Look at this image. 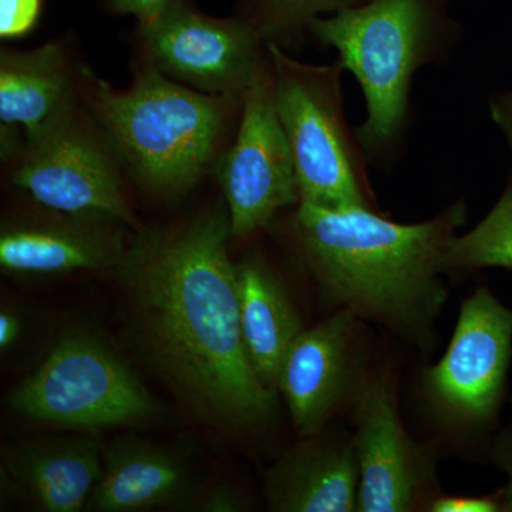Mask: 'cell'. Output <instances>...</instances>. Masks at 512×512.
Masks as SVG:
<instances>
[{"instance_id":"cell-5","label":"cell","mask_w":512,"mask_h":512,"mask_svg":"<svg viewBox=\"0 0 512 512\" xmlns=\"http://www.w3.org/2000/svg\"><path fill=\"white\" fill-rule=\"evenodd\" d=\"M266 53L301 202L326 208H375L366 156L343 111L342 64L301 62L275 43H266Z\"/></svg>"},{"instance_id":"cell-15","label":"cell","mask_w":512,"mask_h":512,"mask_svg":"<svg viewBox=\"0 0 512 512\" xmlns=\"http://www.w3.org/2000/svg\"><path fill=\"white\" fill-rule=\"evenodd\" d=\"M190 467L173 448L141 437L119 436L103 447V470L86 510L137 512L191 505Z\"/></svg>"},{"instance_id":"cell-17","label":"cell","mask_w":512,"mask_h":512,"mask_svg":"<svg viewBox=\"0 0 512 512\" xmlns=\"http://www.w3.org/2000/svg\"><path fill=\"white\" fill-rule=\"evenodd\" d=\"M79 89L80 69L57 40L30 50H0V121L26 138L76 103Z\"/></svg>"},{"instance_id":"cell-9","label":"cell","mask_w":512,"mask_h":512,"mask_svg":"<svg viewBox=\"0 0 512 512\" xmlns=\"http://www.w3.org/2000/svg\"><path fill=\"white\" fill-rule=\"evenodd\" d=\"M512 349V311L480 288L461 303L456 330L437 365L424 375L431 409L451 429H480L503 399Z\"/></svg>"},{"instance_id":"cell-7","label":"cell","mask_w":512,"mask_h":512,"mask_svg":"<svg viewBox=\"0 0 512 512\" xmlns=\"http://www.w3.org/2000/svg\"><path fill=\"white\" fill-rule=\"evenodd\" d=\"M121 160L96 120L79 104L63 110L25 148L12 171V184L40 207L141 227L124 194Z\"/></svg>"},{"instance_id":"cell-23","label":"cell","mask_w":512,"mask_h":512,"mask_svg":"<svg viewBox=\"0 0 512 512\" xmlns=\"http://www.w3.org/2000/svg\"><path fill=\"white\" fill-rule=\"evenodd\" d=\"M190 507L205 512H238L247 510L248 503L231 484H215L197 491Z\"/></svg>"},{"instance_id":"cell-4","label":"cell","mask_w":512,"mask_h":512,"mask_svg":"<svg viewBox=\"0 0 512 512\" xmlns=\"http://www.w3.org/2000/svg\"><path fill=\"white\" fill-rule=\"evenodd\" d=\"M451 29L440 0H367L309 23L362 87L366 119L355 134L366 157L389 156L402 140L414 74L440 60Z\"/></svg>"},{"instance_id":"cell-22","label":"cell","mask_w":512,"mask_h":512,"mask_svg":"<svg viewBox=\"0 0 512 512\" xmlns=\"http://www.w3.org/2000/svg\"><path fill=\"white\" fill-rule=\"evenodd\" d=\"M431 512H498L512 511V487L508 485L503 495H481V497H454L437 495L431 504Z\"/></svg>"},{"instance_id":"cell-13","label":"cell","mask_w":512,"mask_h":512,"mask_svg":"<svg viewBox=\"0 0 512 512\" xmlns=\"http://www.w3.org/2000/svg\"><path fill=\"white\" fill-rule=\"evenodd\" d=\"M357 319L340 309L319 325L303 329L286 353L278 390L301 437L323 431L349 394L359 392Z\"/></svg>"},{"instance_id":"cell-26","label":"cell","mask_w":512,"mask_h":512,"mask_svg":"<svg viewBox=\"0 0 512 512\" xmlns=\"http://www.w3.org/2000/svg\"><path fill=\"white\" fill-rule=\"evenodd\" d=\"M23 332V319L10 308L0 311V349L5 352L18 342Z\"/></svg>"},{"instance_id":"cell-2","label":"cell","mask_w":512,"mask_h":512,"mask_svg":"<svg viewBox=\"0 0 512 512\" xmlns=\"http://www.w3.org/2000/svg\"><path fill=\"white\" fill-rule=\"evenodd\" d=\"M466 218L464 201L416 224L389 220L375 208L299 202L291 231L330 302L426 349L447 299L441 258Z\"/></svg>"},{"instance_id":"cell-14","label":"cell","mask_w":512,"mask_h":512,"mask_svg":"<svg viewBox=\"0 0 512 512\" xmlns=\"http://www.w3.org/2000/svg\"><path fill=\"white\" fill-rule=\"evenodd\" d=\"M2 477L23 503L43 512H79L103 470L96 434L32 437L2 451Z\"/></svg>"},{"instance_id":"cell-11","label":"cell","mask_w":512,"mask_h":512,"mask_svg":"<svg viewBox=\"0 0 512 512\" xmlns=\"http://www.w3.org/2000/svg\"><path fill=\"white\" fill-rule=\"evenodd\" d=\"M352 441L359 464L357 511L429 510L439 495L436 454L404 429L389 377L377 376L360 386Z\"/></svg>"},{"instance_id":"cell-12","label":"cell","mask_w":512,"mask_h":512,"mask_svg":"<svg viewBox=\"0 0 512 512\" xmlns=\"http://www.w3.org/2000/svg\"><path fill=\"white\" fill-rule=\"evenodd\" d=\"M126 225L40 207L3 221L0 268L20 278H47L80 271H111L126 254ZM130 229V228H128Z\"/></svg>"},{"instance_id":"cell-27","label":"cell","mask_w":512,"mask_h":512,"mask_svg":"<svg viewBox=\"0 0 512 512\" xmlns=\"http://www.w3.org/2000/svg\"><path fill=\"white\" fill-rule=\"evenodd\" d=\"M495 460L510 477L512 487V433H505L495 444Z\"/></svg>"},{"instance_id":"cell-24","label":"cell","mask_w":512,"mask_h":512,"mask_svg":"<svg viewBox=\"0 0 512 512\" xmlns=\"http://www.w3.org/2000/svg\"><path fill=\"white\" fill-rule=\"evenodd\" d=\"M173 0H107L110 10L119 15L134 16L140 26L153 22Z\"/></svg>"},{"instance_id":"cell-20","label":"cell","mask_w":512,"mask_h":512,"mask_svg":"<svg viewBox=\"0 0 512 512\" xmlns=\"http://www.w3.org/2000/svg\"><path fill=\"white\" fill-rule=\"evenodd\" d=\"M367 0H251L247 19L265 43L285 47L308 32L309 23Z\"/></svg>"},{"instance_id":"cell-16","label":"cell","mask_w":512,"mask_h":512,"mask_svg":"<svg viewBox=\"0 0 512 512\" xmlns=\"http://www.w3.org/2000/svg\"><path fill=\"white\" fill-rule=\"evenodd\" d=\"M301 439L266 470L269 510L357 511L359 464L353 441L325 436L323 431Z\"/></svg>"},{"instance_id":"cell-18","label":"cell","mask_w":512,"mask_h":512,"mask_svg":"<svg viewBox=\"0 0 512 512\" xmlns=\"http://www.w3.org/2000/svg\"><path fill=\"white\" fill-rule=\"evenodd\" d=\"M239 323L251 365L266 387L278 390L286 353L303 322L284 284L265 259L248 255L235 264Z\"/></svg>"},{"instance_id":"cell-19","label":"cell","mask_w":512,"mask_h":512,"mask_svg":"<svg viewBox=\"0 0 512 512\" xmlns=\"http://www.w3.org/2000/svg\"><path fill=\"white\" fill-rule=\"evenodd\" d=\"M485 268L512 271V177L491 211L471 231L454 235L441 258L443 274Z\"/></svg>"},{"instance_id":"cell-8","label":"cell","mask_w":512,"mask_h":512,"mask_svg":"<svg viewBox=\"0 0 512 512\" xmlns=\"http://www.w3.org/2000/svg\"><path fill=\"white\" fill-rule=\"evenodd\" d=\"M232 238L268 227L279 211L301 202L295 163L275 106L271 63L242 96L234 144L218 161Z\"/></svg>"},{"instance_id":"cell-21","label":"cell","mask_w":512,"mask_h":512,"mask_svg":"<svg viewBox=\"0 0 512 512\" xmlns=\"http://www.w3.org/2000/svg\"><path fill=\"white\" fill-rule=\"evenodd\" d=\"M45 0H0V37L16 40L28 36L42 18Z\"/></svg>"},{"instance_id":"cell-3","label":"cell","mask_w":512,"mask_h":512,"mask_svg":"<svg viewBox=\"0 0 512 512\" xmlns=\"http://www.w3.org/2000/svg\"><path fill=\"white\" fill-rule=\"evenodd\" d=\"M80 90L123 167L165 198L187 194L201 180L242 106V97L191 89L150 62L120 90L80 67Z\"/></svg>"},{"instance_id":"cell-25","label":"cell","mask_w":512,"mask_h":512,"mask_svg":"<svg viewBox=\"0 0 512 512\" xmlns=\"http://www.w3.org/2000/svg\"><path fill=\"white\" fill-rule=\"evenodd\" d=\"M491 120L503 134L512 151V90L494 93L488 101Z\"/></svg>"},{"instance_id":"cell-1","label":"cell","mask_w":512,"mask_h":512,"mask_svg":"<svg viewBox=\"0 0 512 512\" xmlns=\"http://www.w3.org/2000/svg\"><path fill=\"white\" fill-rule=\"evenodd\" d=\"M227 207L131 235L114 269L134 350L200 423L238 436L275 410L249 360L239 323Z\"/></svg>"},{"instance_id":"cell-10","label":"cell","mask_w":512,"mask_h":512,"mask_svg":"<svg viewBox=\"0 0 512 512\" xmlns=\"http://www.w3.org/2000/svg\"><path fill=\"white\" fill-rule=\"evenodd\" d=\"M147 62L191 89L242 97L264 69L266 43L247 18H212L173 0L140 26Z\"/></svg>"},{"instance_id":"cell-6","label":"cell","mask_w":512,"mask_h":512,"mask_svg":"<svg viewBox=\"0 0 512 512\" xmlns=\"http://www.w3.org/2000/svg\"><path fill=\"white\" fill-rule=\"evenodd\" d=\"M6 404L25 419L87 434L136 426L160 414L156 397L120 353L86 328L66 330Z\"/></svg>"}]
</instances>
